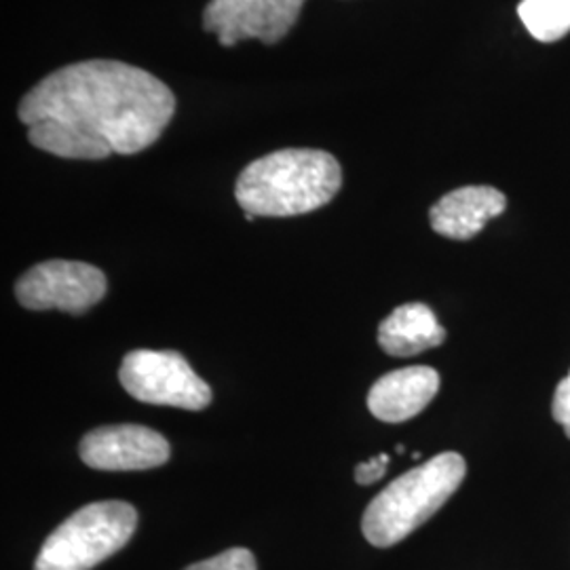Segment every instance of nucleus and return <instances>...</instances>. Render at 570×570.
Segmentation results:
<instances>
[{"mask_svg":"<svg viewBox=\"0 0 570 570\" xmlns=\"http://www.w3.org/2000/svg\"><path fill=\"white\" fill-rule=\"evenodd\" d=\"M174 112L176 96L161 79L115 60L68 63L18 108L32 146L82 161L140 153L161 138Z\"/></svg>","mask_w":570,"mask_h":570,"instance_id":"obj_1","label":"nucleus"},{"mask_svg":"<svg viewBox=\"0 0 570 570\" xmlns=\"http://www.w3.org/2000/svg\"><path fill=\"white\" fill-rule=\"evenodd\" d=\"M343 186L341 164L315 148H285L245 167L235 199L245 214L287 218L330 204Z\"/></svg>","mask_w":570,"mask_h":570,"instance_id":"obj_2","label":"nucleus"},{"mask_svg":"<svg viewBox=\"0 0 570 570\" xmlns=\"http://www.w3.org/2000/svg\"><path fill=\"white\" fill-rule=\"evenodd\" d=\"M468 475L459 452H442L428 463L410 469L367 505L362 530L374 548H391L404 541L449 501Z\"/></svg>","mask_w":570,"mask_h":570,"instance_id":"obj_3","label":"nucleus"},{"mask_svg":"<svg viewBox=\"0 0 570 570\" xmlns=\"http://www.w3.org/2000/svg\"><path fill=\"white\" fill-rule=\"evenodd\" d=\"M138 527V511L122 501L85 505L42 543L35 570H91L122 550Z\"/></svg>","mask_w":570,"mask_h":570,"instance_id":"obj_4","label":"nucleus"},{"mask_svg":"<svg viewBox=\"0 0 570 570\" xmlns=\"http://www.w3.org/2000/svg\"><path fill=\"white\" fill-rule=\"evenodd\" d=\"M119 381L144 404L204 410L212 404V389L195 374L180 353L138 348L125 355Z\"/></svg>","mask_w":570,"mask_h":570,"instance_id":"obj_5","label":"nucleus"},{"mask_svg":"<svg viewBox=\"0 0 570 570\" xmlns=\"http://www.w3.org/2000/svg\"><path fill=\"white\" fill-rule=\"evenodd\" d=\"M108 282L98 266L77 261H47L28 268L18 284L16 296L30 311H63L82 315L106 296Z\"/></svg>","mask_w":570,"mask_h":570,"instance_id":"obj_6","label":"nucleus"},{"mask_svg":"<svg viewBox=\"0 0 570 570\" xmlns=\"http://www.w3.org/2000/svg\"><path fill=\"white\" fill-rule=\"evenodd\" d=\"M303 4L305 0H209L205 32L216 35L223 47L247 39L277 45L296 26Z\"/></svg>","mask_w":570,"mask_h":570,"instance_id":"obj_7","label":"nucleus"},{"mask_svg":"<svg viewBox=\"0 0 570 570\" xmlns=\"http://www.w3.org/2000/svg\"><path fill=\"white\" fill-rule=\"evenodd\" d=\"M79 454L87 468L98 471H144L167 463L169 444L144 425H106L82 438Z\"/></svg>","mask_w":570,"mask_h":570,"instance_id":"obj_8","label":"nucleus"},{"mask_svg":"<svg viewBox=\"0 0 570 570\" xmlns=\"http://www.w3.org/2000/svg\"><path fill=\"white\" fill-rule=\"evenodd\" d=\"M508 209V197L494 186H463L429 209L431 228L454 242H469Z\"/></svg>","mask_w":570,"mask_h":570,"instance_id":"obj_9","label":"nucleus"},{"mask_svg":"<svg viewBox=\"0 0 570 570\" xmlns=\"http://www.w3.org/2000/svg\"><path fill=\"white\" fill-rule=\"evenodd\" d=\"M440 374L428 366L393 370L367 393V410L383 423H404L421 414L438 395Z\"/></svg>","mask_w":570,"mask_h":570,"instance_id":"obj_10","label":"nucleus"},{"mask_svg":"<svg viewBox=\"0 0 570 570\" xmlns=\"http://www.w3.org/2000/svg\"><path fill=\"white\" fill-rule=\"evenodd\" d=\"M446 330L423 303L397 306L379 326V345L391 357H412L444 345Z\"/></svg>","mask_w":570,"mask_h":570,"instance_id":"obj_11","label":"nucleus"},{"mask_svg":"<svg viewBox=\"0 0 570 570\" xmlns=\"http://www.w3.org/2000/svg\"><path fill=\"white\" fill-rule=\"evenodd\" d=\"M518 16L539 42L560 41L570 32V0H522Z\"/></svg>","mask_w":570,"mask_h":570,"instance_id":"obj_12","label":"nucleus"},{"mask_svg":"<svg viewBox=\"0 0 570 570\" xmlns=\"http://www.w3.org/2000/svg\"><path fill=\"white\" fill-rule=\"evenodd\" d=\"M184 570H258L254 553L245 548H233L204 562L190 564Z\"/></svg>","mask_w":570,"mask_h":570,"instance_id":"obj_13","label":"nucleus"},{"mask_svg":"<svg viewBox=\"0 0 570 570\" xmlns=\"http://www.w3.org/2000/svg\"><path fill=\"white\" fill-rule=\"evenodd\" d=\"M551 414L562 425L567 438H570V372L556 387L553 402H551Z\"/></svg>","mask_w":570,"mask_h":570,"instance_id":"obj_14","label":"nucleus"},{"mask_svg":"<svg viewBox=\"0 0 570 570\" xmlns=\"http://www.w3.org/2000/svg\"><path fill=\"white\" fill-rule=\"evenodd\" d=\"M389 468V454H379L374 459H370L366 463H360L355 468V482L362 487H370L374 482H379Z\"/></svg>","mask_w":570,"mask_h":570,"instance_id":"obj_15","label":"nucleus"},{"mask_svg":"<svg viewBox=\"0 0 570 570\" xmlns=\"http://www.w3.org/2000/svg\"><path fill=\"white\" fill-rule=\"evenodd\" d=\"M395 452H400V454H404L406 452V449L400 444V446H395Z\"/></svg>","mask_w":570,"mask_h":570,"instance_id":"obj_16","label":"nucleus"}]
</instances>
